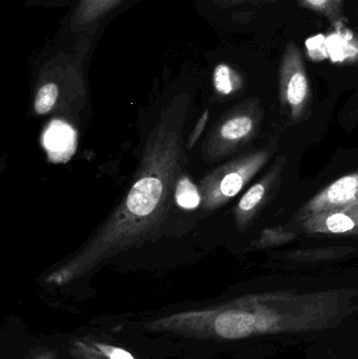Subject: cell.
Listing matches in <instances>:
<instances>
[{
	"mask_svg": "<svg viewBox=\"0 0 358 359\" xmlns=\"http://www.w3.org/2000/svg\"><path fill=\"white\" fill-rule=\"evenodd\" d=\"M189 105L191 96L182 92L166 107L149 135L136 181L125 198L75 255L46 276V283L69 284L153 236L186 165L183 133Z\"/></svg>",
	"mask_w": 358,
	"mask_h": 359,
	"instance_id": "1",
	"label": "cell"
},
{
	"mask_svg": "<svg viewBox=\"0 0 358 359\" xmlns=\"http://www.w3.org/2000/svg\"><path fill=\"white\" fill-rule=\"evenodd\" d=\"M357 291L246 295L205 309L179 312L145 326L151 332L193 339L237 341L261 335L334 328L357 307Z\"/></svg>",
	"mask_w": 358,
	"mask_h": 359,
	"instance_id": "2",
	"label": "cell"
},
{
	"mask_svg": "<svg viewBox=\"0 0 358 359\" xmlns=\"http://www.w3.org/2000/svg\"><path fill=\"white\" fill-rule=\"evenodd\" d=\"M270 156L268 149H261L235 158L206 175L200 184L204 210H216L237 196L266 165Z\"/></svg>",
	"mask_w": 358,
	"mask_h": 359,
	"instance_id": "3",
	"label": "cell"
},
{
	"mask_svg": "<svg viewBox=\"0 0 358 359\" xmlns=\"http://www.w3.org/2000/svg\"><path fill=\"white\" fill-rule=\"evenodd\" d=\"M263 111L258 99L240 103L212 128L203 145L206 159L219 160L249 142L258 132Z\"/></svg>",
	"mask_w": 358,
	"mask_h": 359,
	"instance_id": "4",
	"label": "cell"
},
{
	"mask_svg": "<svg viewBox=\"0 0 358 359\" xmlns=\"http://www.w3.org/2000/svg\"><path fill=\"white\" fill-rule=\"evenodd\" d=\"M280 100L290 119L298 122L310 104L311 90L304 59L298 46L288 42L279 72Z\"/></svg>",
	"mask_w": 358,
	"mask_h": 359,
	"instance_id": "5",
	"label": "cell"
},
{
	"mask_svg": "<svg viewBox=\"0 0 358 359\" xmlns=\"http://www.w3.org/2000/svg\"><path fill=\"white\" fill-rule=\"evenodd\" d=\"M141 1L143 0H77L61 20V27L75 35L92 29L103 34L113 19Z\"/></svg>",
	"mask_w": 358,
	"mask_h": 359,
	"instance_id": "6",
	"label": "cell"
},
{
	"mask_svg": "<svg viewBox=\"0 0 358 359\" xmlns=\"http://www.w3.org/2000/svg\"><path fill=\"white\" fill-rule=\"evenodd\" d=\"M357 203H358V172L336 180V182L321 190L319 194H315L298 211L296 219L298 222H303L317 213L331 210V209L342 208Z\"/></svg>",
	"mask_w": 358,
	"mask_h": 359,
	"instance_id": "7",
	"label": "cell"
},
{
	"mask_svg": "<svg viewBox=\"0 0 358 359\" xmlns=\"http://www.w3.org/2000/svg\"><path fill=\"white\" fill-rule=\"evenodd\" d=\"M301 224L306 233L358 236V203L317 213Z\"/></svg>",
	"mask_w": 358,
	"mask_h": 359,
	"instance_id": "8",
	"label": "cell"
},
{
	"mask_svg": "<svg viewBox=\"0 0 358 359\" xmlns=\"http://www.w3.org/2000/svg\"><path fill=\"white\" fill-rule=\"evenodd\" d=\"M283 164L277 162L275 166L260 181L252 185L242 196L235 209V219L237 229L245 231L256 213L264 206L273 186L281 174Z\"/></svg>",
	"mask_w": 358,
	"mask_h": 359,
	"instance_id": "9",
	"label": "cell"
},
{
	"mask_svg": "<svg viewBox=\"0 0 358 359\" xmlns=\"http://www.w3.org/2000/svg\"><path fill=\"white\" fill-rule=\"evenodd\" d=\"M69 352L75 359H137L128 350L97 341L92 337H75Z\"/></svg>",
	"mask_w": 358,
	"mask_h": 359,
	"instance_id": "10",
	"label": "cell"
},
{
	"mask_svg": "<svg viewBox=\"0 0 358 359\" xmlns=\"http://www.w3.org/2000/svg\"><path fill=\"white\" fill-rule=\"evenodd\" d=\"M76 135L73 128L61 121H54L46 128L43 144L55 161H65L75 151Z\"/></svg>",
	"mask_w": 358,
	"mask_h": 359,
	"instance_id": "11",
	"label": "cell"
},
{
	"mask_svg": "<svg viewBox=\"0 0 358 359\" xmlns=\"http://www.w3.org/2000/svg\"><path fill=\"white\" fill-rule=\"evenodd\" d=\"M212 84L221 96H231L243 88L244 80L235 67L226 62H219L212 71Z\"/></svg>",
	"mask_w": 358,
	"mask_h": 359,
	"instance_id": "12",
	"label": "cell"
},
{
	"mask_svg": "<svg viewBox=\"0 0 358 359\" xmlns=\"http://www.w3.org/2000/svg\"><path fill=\"white\" fill-rule=\"evenodd\" d=\"M350 247L333 246L321 247V248L300 249L288 253L287 259L294 262L302 263H317V262L331 261V259H340L346 257L352 252Z\"/></svg>",
	"mask_w": 358,
	"mask_h": 359,
	"instance_id": "13",
	"label": "cell"
},
{
	"mask_svg": "<svg viewBox=\"0 0 358 359\" xmlns=\"http://www.w3.org/2000/svg\"><path fill=\"white\" fill-rule=\"evenodd\" d=\"M177 204L184 209H195L201 205L202 194L200 188L186 175H181L177 181L174 191Z\"/></svg>",
	"mask_w": 358,
	"mask_h": 359,
	"instance_id": "14",
	"label": "cell"
},
{
	"mask_svg": "<svg viewBox=\"0 0 358 359\" xmlns=\"http://www.w3.org/2000/svg\"><path fill=\"white\" fill-rule=\"evenodd\" d=\"M296 238H298L296 232L282 226H275V227L265 228L258 240L252 243V247L258 250L275 248L287 243L294 242Z\"/></svg>",
	"mask_w": 358,
	"mask_h": 359,
	"instance_id": "15",
	"label": "cell"
},
{
	"mask_svg": "<svg viewBox=\"0 0 358 359\" xmlns=\"http://www.w3.org/2000/svg\"><path fill=\"white\" fill-rule=\"evenodd\" d=\"M343 2L344 0H300L303 6L323 15L331 22L342 18Z\"/></svg>",
	"mask_w": 358,
	"mask_h": 359,
	"instance_id": "16",
	"label": "cell"
},
{
	"mask_svg": "<svg viewBox=\"0 0 358 359\" xmlns=\"http://www.w3.org/2000/svg\"><path fill=\"white\" fill-rule=\"evenodd\" d=\"M77 0H27V8H73Z\"/></svg>",
	"mask_w": 358,
	"mask_h": 359,
	"instance_id": "17",
	"label": "cell"
},
{
	"mask_svg": "<svg viewBox=\"0 0 358 359\" xmlns=\"http://www.w3.org/2000/svg\"><path fill=\"white\" fill-rule=\"evenodd\" d=\"M208 117H209V113H208V109H206L203 115L200 118L199 121L195 124L193 132L189 135L188 141H187V147H188L189 149L195 147V143L198 142L200 137H201L202 133H203L204 128H205L206 124H207Z\"/></svg>",
	"mask_w": 358,
	"mask_h": 359,
	"instance_id": "18",
	"label": "cell"
},
{
	"mask_svg": "<svg viewBox=\"0 0 358 359\" xmlns=\"http://www.w3.org/2000/svg\"><path fill=\"white\" fill-rule=\"evenodd\" d=\"M57 356H58V354L55 350L42 349L29 359H56Z\"/></svg>",
	"mask_w": 358,
	"mask_h": 359,
	"instance_id": "19",
	"label": "cell"
}]
</instances>
